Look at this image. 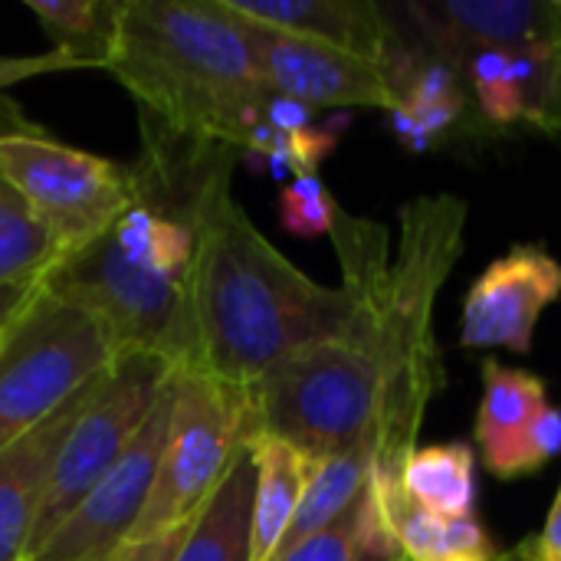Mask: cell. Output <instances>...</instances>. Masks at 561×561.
<instances>
[{"mask_svg":"<svg viewBox=\"0 0 561 561\" xmlns=\"http://www.w3.org/2000/svg\"><path fill=\"white\" fill-rule=\"evenodd\" d=\"M398 224L394 256L388 227L368 217L339 210L329 233L342 266V289L355 306L348 342L371 352L388 388L375 477H401L404 460L417 450L427 408L447 385L434 339V306L463 253L467 201L457 194H421L401 204Z\"/></svg>","mask_w":561,"mask_h":561,"instance_id":"1","label":"cell"},{"mask_svg":"<svg viewBox=\"0 0 561 561\" xmlns=\"http://www.w3.org/2000/svg\"><path fill=\"white\" fill-rule=\"evenodd\" d=\"M230 164L210 178L197 210L184 368L253 388L289 355L348 339L355 306L342 286L316 283L263 237L230 191Z\"/></svg>","mask_w":561,"mask_h":561,"instance_id":"2","label":"cell"},{"mask_svg":"<svg viewBox=\"0 0 561 561\" xmlns=\"http://www.w3.org/2000/svg\"><path fill=\"white\" fill-rule=\"evenodd\" d=\"M105 72L178 138L247 148L270 89L224 0H122Z\"/></svg>","mask_w":561,"mask_h":561,"instance_id":"3","label":"cell"},{"mask_svg":"<svg viewBox=\"0 0 561 561\" xmlns=\"http://www.w3.org/2000/svg\"><path fill=\"white\" fill-rule=\"evenodd\" d=\"M256 434L302 450L309 460L375 457L385 437L388 388L371 352L348 339L302 348L253 388Z\"/></svg>","mask_w":561,"mask_h":561,"instance_id":"4","label":"cell"},{"mask_svg":"<svg viewBox=\"0 0 561 561\" xmlns=\"http://www.w3.org/2000/svg\"><path fill=\"white\" fill-rule=\"evenodd\" d=\"M118 358L105 329L36 283L0 335V454L39 431Z\"/></svg>","mask_w":561,"mask_h":561,"instance_id":"5","label":"cell"},{"mask_svg":"<svg viewBox=\"0 0 561 561\" xmlns=\"http://www.w3.org/2000/svg\"><path fill=\"white\" fill-rule=\"evenodd\" d=\"M256 437L250 388L224 385L204 371H174L171 427L151 500L128 542L184 529L224 483L237 454Z\"/></svg>","mask_w":561,"mask_h":561,"instance_id":"6","label":"cell"},{"mask_svg":"<svg viewBox=\"0 0 561 561\" xmlns=\"http://www.w3.org/2000/svg\"><path fill=\"white\" fill-rule=\"evenodd\" d=\"M0 181L43 224L59 260L95 243L131 204L125 164L72 148L26 122L0 128Z\"/></svg>","mask_w":561,"mask_h":561,"instance_id":"7","label":"cell"},{"mask_svg":"<svg viewBox=\"0 0 561 561\" xmlns=\"http://www.w3.org/2000/svg\"><path fill=\"white\" fill-rule=\"evenodd\" d=\"M174 371L178 365L154 352H122L112 362L53 460L26 559L43 549L89 490L118 463Z\"/></svg>","mask_w":561,"mask_h":561,"instance_id":"8","label":"cell"},{"mask_svg":"<svg viewBox=\"0 0 561 561\" xmlns=\"http://www.w3.org/2000/svg\"><path fill=\"white\" fill-rule=\"evenodd\" d=\"M174 408V375L161 388L151 414L118 457V463L89 490L69 519L30 561H99L125 546L151 500Z\"/></svg>","mask_w":561,"mask_h":561,"instance_id":"9","label":"cell"},{"mask_svg":"<svg viewBox=\"0 0 561 561\" xmlns=\"http://www.w3.org/2000/svg\"><path fill=\"white\" fill-rule=\"evenodd\" d=\"M233 13V10H230ZM237 16V13H233ZM263 82L270 92L296 99L309 108H388L401 105V85L391 66L289 33L247 23Z\"/></svg>","mask_w":561,"mask_h":561,"instance_id":"10","label":"cell"},{"mask_svg":"<svg viewBox=\"0 0 561 561\" xmlns=\"http://www.w3.org/2000/svg\"><path fill=\"white\" fill-rule=\"evenodd\" d=\"M388 13L401 36L460 72L483 49L519 53L561 39V0H411Z\"/></svg>","mask_w":561,"mask_h":561,"instance_id":"11","label":"cell"},{"mask_svg":"<svg viewBox=\"0 0 561 561\" xmlns=\"http://www.w3.org/2000/svg\"><path fill=\"white\" fill-rule=\"evenodd\" d=\"M561 299V263L546 247H513L496 256L463 299L460 345L529 355L542 312Z\"/></svg>","mask_w":561,"mask_h":561,"instance_id":"12","label":"cell"},{"mask_svg":"<svg viewBox=\"0 0 561 561\" xmlns=\"http://www.w3.org/2000/svg\"><path fill=\"white\" fill-rule=\"evenodd\" d=\"M224 3L247 23L378 59L391 66L398 85L417 56L404 46V36L398 33L391 13L371 0H224Z\"/></svg>","mask_w":561,"mask_h":561,"instance_id":"13","label":"cell"},{"mask_svg":"<svg viewBox=\"0 0 561 561\" xmlns=\"http://www.w3.org/2000/svg\"><path fill=\"white\" fill-rule=\"evenodd\" d=\"M102 375L85 385L62 411H56L39 431L16 440L0 454V561H26L43 493L49 483L53 460L72 431L76 417L95 394Z\"/></svg>","mask_w":561,"mask_h":561,"instance_id":"14","label":"cell"},{"mask_svg":"<svg viewBox=\"0 0 561 561\" xmlns=\"http://www.w3.org/2000/svg\"><path fill=\"white\" fill-rule=\"evenodd\" d=\"M368 496L378 510V519L385 533L394 539L401 556L408 561H454V559H486L496 556L483 523L477 513L460 519H444L417 506L404 486L401 477H375Z\"/></svg>","mask_w":561,"mask_h":561,"instance_id":"15","label":"cell"},{"mask_svg":"<svg viewBox=\"0 0 561 561\" xmlns=\"http://www.w3.org/2000/svg\"><path fill=\"white\" fill-rule=\"evenodd\" d=\"M250 454L256 467L250 561H273L299 510L302 490L312 473V460L293 444L266 434H256L250 440Z\"/></svg>","mask_w":561,"mask_h":561,"instance_id":"16","label":"cell"},{"mask_svg":"<svg viewBox=\"0 0 561 561\" xmlns=\"http://www.w3.org/2000/svg\"><path fill=\"white\" fill-rule=\"evenodd\" d=\"M256 467L250 444L237 454L224 483L204 503L174 561H250Z\"/></svg>","mask_w":561,"mask_h":561,"instance_id":"17","label":"cell"},{"mask_svg":"<svg viewBox=\"0 0 561 561\" xmlns=\"http://www.w3.org/2000/svg\"><path fill=\"white\" fill-rule=\"evenodd\" d=\"M463 72L444 59L417 56L401 82V105L391 112V122L411 151H427L463 118Z\"/></svg>","mask_w":561,"mask_h":561,"instance_id":"18","label":"cell"},{"mask_svg":"<svg viewBox=\"0 0 561 561\" xmlns=\"http://www.w3.org/2000/svg\"><path fill=\"white\" fill-rule=\"evenodd\" d=\"M401 486L434 516H470L477 500V450L463 440L417 447L401 467Z\"/></svg>","mask_w":561,"mask_h":561,"instance_id":"19","label":"cell"},{"mask_svg":"<svg viewBox=\"0 0 561 561\" xmlns=\"http://www.w3.org/2000/svg\"><path fill=\"white\" fill-rule=\"evenodd\" d=\"M371 486V460L368 457H325L312 460L309 483L302 490L299 510L289 523V533L276 552L283 559L296 546L309 542L312 536L325 533L332 523H339L355 503L365 500ZM273 559V561H276Z\"/></svg>","mask_w":561,"mask_h":561,"instance_id":"20","label":"cell"},{"mask_svg":"<svg viewBox=\"0 0 561 561\" xmlns=\"http://www.w3.org/2000/svg\"><path fill=\"white\" fill-rule=\"evenodd\" d=\"M549 408V388L542 378L506 368L496 358L483 362V398L477 408V447L483 454L506 447Z\"/></svg>","mask_w":561,"mask_h":561,"instance_id":"21","label":"cell"},{"mask_svg":"<svg viewBox=\"0 0 561 561\" xmlns=\"http://www.w3.org/2000/svg\"><path fill=\"white\" fill-rule=\"evenodd\" d=\"M53 49L76 59L82 69H105L122 0H26Z\"/></svg>","mask_w":561,"mask_h":561,"instance_id":"22","label":"cell"},{"mask_svg":"<svg viewBox=\"0 0 561 561\" xmlns=\"http://www.w3.org/2000/svg\"><path fill=\"white\" fill-rule=\"evenodd\" d=\"M59 263V250L23 197L0 181V289L39 283Z\"/></svg>","mask_w":561,"mask_h":561,"instance_id":"23","label":"cell"},{"mask_svg":"<svg viewBox=\"0 0 561 561\" xmlns=\"http://www.w3.org/2000/svg\"><path fill=\"white\" fill-rule=\"evenodd\" d=\"M467 79L477 89L480 112L493 125H513V122H529V102L523 85L510 72V53L503 49H483L467 62Z\"/></svg>","mask_w":561,"mask_h":561,"instance_id":"24","label":"cell"},{"mask_svg":"<svg viewBox=\"0 0 561 561\" xmlns=\"http://www.w3.org/2000/svg\"><path fill=\"white\" fill-rule=\"evenodd\" d=\"M561 454V408H546L529 431H523L516 440H510L500 450L483 454V467L500 480H516L542 470L549 460Z\"/></svg>","mask_w":561,"mask_h":561,"instance_id":"25","label":"cell"},{"mask_svg":"<svg viewBox=\"0 0 561 561\" xmlns=\"http://www.w3.org/2000/svg\"><path fill=\"white\" fill-rule=\"evenodd\" d=\"M276 210H279V224L293 237L312 240V237H329L332 233L342 207L332 197V191L322 184L319 174H299L279 191Z\"/></svg>","mask_w":561,"mask_h":561,"instance_id":"26","label":"cell"},{"mask_svg":"<svg viewBox=\"0 0 561 561\" xmlns=\"http://www.w3.org/2000/svg\"><path fill=\"white\" fill-rule=\"evenodd\" d=\"M365 526H368V493H365L362 503H355L325 533L312 536L309 542L296 546L293 552H286L283 559L276 561H355L358 546L365 539Z\"/></svg>","mask_w":561,"mask_h":561,"instance_id":"27","label":"cell"},{"mask_svg":"<svg viewBox=\"0 0 561 561\" xmlns=\"http://www.w3.org/2000/svg\"><path fill=\"white\" fill-rule=\"evenodd\" d=\"M510 556H513V561H561V486L549 516H546L542 533L519 542Z\"/></svg>","mask_w":561,"mask_h":561,"instance_id":"28","label":"cell"},{"mask_svg":"<svg viewBox=\"0 0 561 561\" xmlns=\"http://www.w3.org/2000/svg\"><path fill=\"white\" fill-rule=\"evenodd\" d=\"M187 529H174V533H164V536H154V539H141V542H125L118 546L112 556L99 561H174L184 539H187Z\"/></svg>","mask_w":561,"mask_h":561,"instance_id":"29","label":"cell"},{"mask_svg":"<svg viewBox=\"0 0 561 561\" xmlns=\"http://www.w3.org/2000/svg\"><path fill=\"white\" fill-rule=\"evenodd\" d=\"M309 118H312V108L309 105H302L296 99H286V95H276V92H270V99L263 105V122L273 131H279V135H296V131L312 128Z\"/></svg>","mask_w":561,"mask_h":561,"instance_id":"30","label":"cell"},{"mask_svg":"<svg viewBox=\"0 0 561 561\" xmlns=\"http://www.w3.org/2000/svg\"><path fill=\"white\" fill-rule=\"evenodd\" d=\"M355 561H404L401 549L394 546V539L385 533L381 519H378V510L368 496V526H365V539L358 546V556Z\"/></svg>","mask_w":561,"mask_h":561,"instance_id":"31","label":"cell"},{"mask_svg":"<svg viewBox=\"0 0 561 561\" xmlns=\"http://www.w3.org/2000/svg\"><path fill=\"white\" fill-rule=\"evenodd\" d=\"M36 289V283H23V286H3L0 289V335H3V329L13 322V316L26 306V299H30V293Z\"/></svg>","mask_w":561,"mask_h":561,"instance_id":"32","label":"cell"},{"mask_svg":"<svg viewBox=\"0 0 561 561\" xmlns=\"http://www.w3.org/2000/svg\"><path fill=\"white\" fill-rule=\"evenodd\" d=\"M454 561H513L510 552H496V556H486V559H454Z\"/></svg>","mask_w":561,"mask_h":561,"instance_id":"33","label":"cell"},{"mask_svg":"<svg viewBox=\"0 0 561 561\" xmlns=\"http://www.w3.org/2000/svg\"><path fill=\"white\" fill-rule=\"evenodd\" d=\"M26 561H30V559H26Z\"/></svg>","mask_w":561,"mask_h":561,"instance_id":"34","label":"cell"},{"mask_svg":"<svg viewBox=\"0 0 561 561\" xmlns=\"http://www.w3.org/2000/svg\"><path fill=\"white\" fill-rule=\"evenodd\" d=\"M404 561H408V559H404Z\"/></svg>","mask_w":561,"mask_h":561,"instance_id":"35","label":"cell"}]
</instances>
